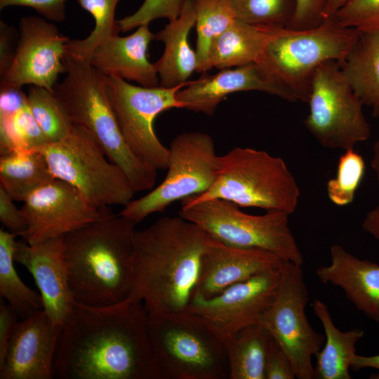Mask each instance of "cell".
<instances>
[{
	"label": "cell",
	"mask_w": 379,
	"mask_h": 379,
	"mask_svg": "<svg viewBox=\"0 0 379 379\" xmlns=\"http://www.w3.org/2000/svg\"><path fill=\"white\" fill-rule=\"evenodd\" d=\"M361 227L365 232L379 241V205L366 213Z\"/></svg>",
	"instance_id": "obj_46"
},
{
	"label": "cell",
	"mask_w": 379,
	"mask_h": 379,
	"mask_svg": "<svg viewBox=\"0 0 379 379\" xmlns=\"http://www.w3.org/2000/svg\"><path fill=\"white\" fill-rule=\"evenodd\" d=\"M365 161L354 149L340 155L336 175L326 184L329 200L338 206H345L354 199L355 194L365 174Z\"/></svg>",
	"instance_id": "obj_35"
},
{
	"label": "cell",
	"mask_w": 379,
	"mask_h": 379,
	"mask_svg": "<svg viewBox=\"0 0 379 379\" xmlns=\"http://www.w3.org/2000/svg\"><path fill=\"white\" fill-rule=\"evenodd\" d=\"M361 34L333 18L308 29L276 28L256 63L297 101L307 102L316 69L328 61H343Z\"/></svg>",
	"instance_id": "obj_6"
},
{
	"label": "cell",
	"mask_w": 379,
	"mask_h": 379,
	"mask_svg": "<svg viewBox=\"0 0 379 379\" xmlns=\"http://www.w3.org/2000/svg\"><path fill=\"white\" fill-rule=\"evenodd\" d=\"M46 137L27 104L8 117H0L1 156L16 150H36Z\"/></svg>",
	"instance_id": "obj_33"
},
{
	"label": "cell",
	"mask_w": 379,
	"mask_h": 379,
	"mask_svg": "<svg viewBox=\"0 0 379 379\" xmlns=\"http://www.w3.org/2000/svg\"><path fill=\"white\" fill-rule=\"evenodd\" d=\"M67 0H0V9L22 6L34 9L50 22H62L66 18Z\"/></svg>",
	"instance_id": "obj_40"
},
{
	"label": "cell",
	"mask_w": 379,
	"mask_h": 379,
	"mask_svg": "<svg viewBox=\"0 0 379 379\" xmlns=\"http://www.w3.org/2000/svg\"><path fill=\"white\" fill-rule=\"evenodd\" d=\"M44 309L20 319L0 361V379H52L60 331Z\"/></svg>",
	"instance_id": "obj_17"
},
{
	"label": "cell",
	"mask_w": 379,
	"mask_h": 379,
	"mask_svg": "<svg viewBox=\"0 0 379 379\" xmlns=\"http://www.w3.org/2000/svg\"><path fill=\"white\" fill-rule=\"evenodd\" d=\"M66 76L53 92L72 123L87 130L109 159L125 173L135 192L151 190L157 169L135 154L126 143L109 103L105 76L90 62L66 52Z\"/></svg>",
	"instance_id": "obj_4"
},
{
	"label": "cell",
	"mask_w": 379,
	"mask_h": 379,
	"mask_svg": "<svg viewBox=\"0 0 379 379\" xmlns=\"http://www.w3.org/2000/svg\"><path fill=\"white\" fill-rule=\"evenodd\" d=\"M218 177L206 192L182 200L199 202L212 199L228 200L239 207L293 213L300 191L298 184L279 157L249 147H235L220 156Z\"/></svg>",
	"instance_id": "obj_5"
},
{
	"label": "cell",
	"mask_w": 379,
	"mask_h": 379,
	"mask_svg": "<svg viewBox=\"0 0 379 379\" xmlns=\"http://www.w3.org/2000/svg\"><path fill=\"white\" fill-rule=\"evenodd\" d=\"M312 307L325 333L324 347L315 356V378H352L350 369L356 354V345L363 338L364 331L359 328L346 331L338 329L327 305L319 299H315Z\"/></svg>",
	"instance_id": "obj_25"
},
{
	"label": "cell",
	"mask_w": 379,
	"mask_h": 379,
	"mask_svg": "<svg viewBox=\"0 0 379 379\" xmlns=\"http://www.w3.org/2000/svg\"><path fill=\"white\" fill-rule=\"evenodd\" d=\"M365 368H372L378 370V373L371 375L369 378L379 379V354L371 356L356 354L352 361L351 368L358 371Z\"/></svg>",
	"instance_id": "obj_45"
},
{
	"label": "cell",
	"mask_w": 379,
	"mask_h": 379,
	"mask_svg": "<svg viewBox=\"0 0 379 379\" xmlns=\"http://www.w3.org/2000/svg\"><path fill=\"white\" fill-rule=\"evenodd\" d=\"M349 0H328L323 13V19L332 18L335 13Z\"/></svg>",
	"instance_id": "obj_47"
},
{
	"label": "cell",
	"mask_w": 379,
	"mask_h": 379,
	"mask_svg": "<svg viewBox=\"0 0 379 379\" xmlns=\"http://www.w3.org/2000/svg\"><path fill=\"white\" fill-rule=\"evenodd\" d=\"M14 200L0 187V221L7 231L22 237L26 230L21 208L14 204Z\"/></svg>",
	"instance_id": "obj_41"
},
{
	"label": "cell",
	"mask_w": 379,
	"mask_h": 379,
	"mask_svg": "<svg viewBox=\"0 0 379 379\" xmlns=\"http://www.w3.org/2000/svg\"><path fill=\"white\" fill-rule=\"evenodd\" d=\"M48 164L36 150H16L0 157V187L15 201H24L32 193L54 180Z\"/></svg>",
	"instance_id": "obj_27"
},
{
	"label": "cell",
	"mask_w": 379,
	"mask_h": 379,
	"mask_svg": "<svg viewBox=\"0 0 379 379\" xmlns=\"http://www.w3.org/2000/svg\"><path fill=\"white\" fill-rule=\"evenodd\" d=\"M236 18L246 23L288 28L293 18L295 0H229Z\"/></svg>",
	"instance_id": "obj_34"
},
{
	"label": "cell",
	"mask_w": 379,
	"mask_h": 379,
	"mask_svg": "<svg viewBox=\"0 0 379 379\" xmlns=\"http://www.w3.org/2000/svg\"><path fill=\"white\" fill-rule=\"evenodd\" d=\"M27 99L28 107L48 143L58 142L71 133L74 124L53 91L31 86Z\"/></svg>",
	"instance_id": "obj_31"
},
{
	"label": "cell",
	"mask_w": 379,
	"mask_h": 379,
	"mask_svg": "<svg viewBox=\"0 0 379 379\" xmlns=\"http://www.w3.org/2000/svg\"><path fill=\"white\" fill-rule=\"evenodd\" d=\"M208 238L201 227L180 215L161 217L135 230L129 298L140 300L151 317L187 312Z\"/></svg>",
	"instance_id": "obj_2"
},
{
	"label": "cell",
	"mask_w": 379,
	"mask_h": 379,
	"mask_svg": "<svg viewBox=\"0 0 379 379\" xmlns=\"http://www.w3.org/2000/svg\"><path fill=\"white\" fill-rule=\"evenodd\" d=\"M197 31V72L211 70L208 53L213 41L236 19L229 0H193Z\"/></svg>",
	"instance_id": "obj_30"
},
{
	"label": "cell",
	"mask_w": 379,
	"mask_h": 379,
	"mask_svg": "<svg viewBox=\"0 0 379 379\" xmlns=\"http://www.w3.org/2000/svg\"><path fill=\"white\" fill-rule=\"evenodd\" d=\"M27 104L21 88H0V117H8Z\"/></svg>",
	"instance_id": "obj_44"
},
{
	"label": "cell",
	"mask_w": 379,
	"mask_h": 379,
	"mask_svg": "<svg viewBox=\"0 0 379 379\" xmlns=\"http://www.w3.org/2000/svg\"><path fill=\"white\" fill-rule=\"evenodd\" d=\"M147 312L131 298L108 307L77 303L60 328L57 379H164L154 355Z\"/></svg>",
	"instance_id": "obj_1"
},
{
	"label": "cell",
	"mask_w": 379,
	"mask_h": 379,
	"mask_svg": "<svg viewBox=\"0 0 379 379\" xmlns=\"http://www.w3.org/2000/svg\"><path fill=\"white\" fill-rule=\"evenodd\" d=\"M135 225L106 207L98 219L63 236L64 258L75 303L102 307L129 298Z\"/></svg>",
	"instance_id": "obj_3"
},
{
	"label": "cell",
	"mask_w": 379,
	"mask_h": 379,
	"mask_svg": "<svg viewBox=\"0 0 379 379\" xmlns=\"http://www.w3.org/2000/svg\"><path fill=\"white\" fill-rule=\"evenodd\" d=\"M154 34L149 25H142L126 36L114 35L98 45L89 62L105 77L135 81L145 87L159 86L154 63L147 58V49Z\"/></svg>",
	"instance_id": "obj_21"
},
{
	"label": "cell",
	"mask_w": 379,
	"mask_h": 379,
	"mask_svg": "<svg viewBox=\"0 0 379 379\" xmlns=\"http://www.w3.org/2000/svg\"><path fill=\"white\" fill-rule=\"evenodd\" d=\"M239 208L222 199L194 203L181 200L178 215L225 244L265 249L285 261L302 265L303 256L290 229L288 213L267 211L257 215Z\"/></svg>",
	"instance_id": "obj_9"
},
{
	"label": "cell",
	"mask_w": 379,
	"mask_h": 379,
	"mask_svg": "<svg viewBox=\"0 0 379 379\" xmlns=\"http://www.w3.org/2000/svg\"><path fill=\"white\" fill-rule=\"evenodd\" d=\"M275 29L251 25L237 18L212 43L208 53L210 69L256 63Z\"/></svg>",
	"instance_id": "obj_24"
},
{
	"label": "cell",
	"mask_w": 379,
	"mask_h": 379,
	"mask_svg": "<svg viewBox=\"0 0 379 379\" xmlns=\"http://www.w3.org/2000/svg\"><path fill=\"white\" fill-rule=\"evenodd\" d=\"M19 316L3 298L0 299V361L3 360L8 343L19 321Z\"/></svg>",
	"instance_id": "obj_43"
},
{
	"label": "cell",
	"mask_w": 379,
	"mask_h": 379,
	"mask_svg": "<svg viewBox=\"0 0 379 379\" xmlns=\"http://www.w3.org/2000/svg\"><path fill=\"white\" fill-rule=\"evenodd\" d=\"M185 0H144L133 13L117 20L119 30L125 32L152 21L166 18L168 21L181 13Z\"/></svg>",
	"instance_id": "obj_36"
},
{
	"label": "cell",
	"mask_w": 379,
	"mask_h": 379,
	"mask_svg": "<svg viewBox=\"0 0 379 379\" xmlns=\"http://www.w3.org/2000/svg\"><path fill=\"white\" fill-rule=\"evenodd\" d=\"M280 277L281 267L232 285L211 298L194 297L187 311L225 340L260 322L275 297Z\"/></svg>",
	"instance_id": "obj_14"
},
{
	"label": "cell",
	"mask_w": 379,
	"mask_h": 379,
	"mask_svg": "<svg viewBox=\"0 0 379 379\" xmlns=\"http://www.w3.org/2000/svg\"><path fill=\"white\" fill-rule=\"evenodd\" d=\"M371 166L375 172L376 180L379 185V137L373 145Z\"/></svg>",
	"instance_id": "obj_48"
},
{
	"label": "cell",
	"mask_w": 379,
	"mask_h": 379,
	"mask_svg": "<svg viewBox=\"0 0 379 379\" xmlns=\"http://www.w3.org/2000/svg\"><path fill=\"white\" fill-rule=\"evenodd\" d=\"M331 262L315 270L319 280L340 288L355 307L379 322V265L360 259L339 244L330 248Z\"/></svg>",
	"instance_id": "obj_22"
},
{
	"label": "cell",
	"mask_w": 379,
	"mask_h": 379,
	"mask_svg": "<svg viewBox=\"0 0 379 379\" xmlns=\"http://www.w3.org/2000/svg\"><path fill=\"white\" fill-rule=\"evenodd\" d=\"M109 103L121 135L131 151L157 170L166 169L169 149L154 130L156 117L173 108H185L178 92L188 82L173 88L135 86L120 78L105 77Z\"/></svg>",
	"instance_id": "obj_12"
},
{
	"label": "cell",
	"mask_w": 379,
	"mask_h": 379,
	"mask_svg": "<svg viewBox=\"0 0 379 379\" xmlns=\"http://www.w3.org/2000/svg\"><path fill=\"white\" fill-rule=\"evenodd\" d=\"M119 0H77L79 6L95 20L90 34L82 39L69 40L66 52L89 62L94 49L108 38L118 34L119 27L115 20L116 7Z\"/></svg>",
	"instance_id": "obj_32"
},
{
	"label": "cell",
	"mask_w": 379,
	"mask_h": 379,
	"mask_svg": "<svg viewBox=\"0 0 379 379\" xmlns=\"http://www.w3.org/2000/svg\"><path fill=\"white\" fill-rule=\"evenodd\" d=\"M147 328L164 379L229 378L224 340L197 315L148 316Z\"/></svg>",
	"instance_id": "obj_7"
},
{
	"label": "cell",
	"mask_w": 379,
	"mask_h": 379,
	"mask_svg": "<svg viewBox=\"0 0 379 379\" xmlns=\"http://www.w3.org/2000/svg\"><path fill=\"white\" fill-rule=\"evenodd\" d=\"M104 208L94 206L74 187L55 178L23 201L26 230L22 237L29 245H36L63 237L98 219Z\"/></svg>",
	"instance_id": "obj_16"
},
{
	"label": "cell",
	"mask_w": 379,
	"mask_h": 379,
	"mask_svg": "<svg viewBox=\"0 0 379 379\" xmlns=\"http://www.w3.org/2000/svg\"><path fill=\"white\" fill-rule=\"evenodd\" d=\"M195 22L194 1L185 0L180 15L154 34V39L164 44L162 55L154 63L160 86L173 88L185 84L197 71V53L189 42V34Z\"/></svg>",
	"instance_id": "obj_23"
},
{
	"label": "cell",
	"mask_w": 379,
	"mask_h": 379,
	"mask_svg": "<svg viewBox=\"0 0 379 379\" xmlns=\"http://www.w3.org/2000/svg\"><path fill=\"white\" fill-rule=\"evenodd\" d=\"M284 261L267 250L234 246L209 236L193 298L214 297L258 274L279 268Z\"/></svg>",
	"instance_id": "obj_19"
},
{
	"label": "cell",
	"mask_w": 379,
	"mask_h": 379,
	"mask_svg": "<svg viewBox=\"0 0 379 379\" xmlns=\"http://www.w3.org/2000/svg\"><path fill=\"white\" fill-rule=\"evenodd\" d=\"M15 234L0 230V294L24 319L43 309L40 294L36 293L21 280L14 267Z\"/></svg>",
	"instance_id": "obj_29"
},
{
	"label": "cell",
	"mask_w": 379,
	"mask_h": 379,
	"mask_svg": "<svg viewBox=\"0 0 379 379\" xmlns=\"http://www.w3.org/2000/svg\"><path fill=\"white\" fill-rule=\"evenodd\" d=\"M272 335L261 323L246 327L224 340L230 379H265Z\"/></svg>",
	"instance_id": "obj_28"
},
{
	"label": "cell",
	"mask_w": 379,
	"mask_h": 379,
	"mask_svg": "<svg viewBox=\"0 0 379 379\" xmlns=\"http://www.w3.org/2000/svg\"><path fill=\"white\" fill-rule=\"evenodd\" d=\"M309 299L302 265L284 261L275 297L259 322L288 355L298 379L315 378L312 358L325 341L307 318Z\"/></svg>",
	"instance_id": "obj_13"
},
{
	"label": "cell",
	"mask_w": 379,
	"mask_h": 379,
	"mask_svg": "<svg viewBox=\"0 0 379 379\" xmlns=\"http://www.w3.org/2000/svg\"><path fill=\"white\" fill-rule=\"evenodd\" d=\"M333 18L361 32L379 30V0H349Z\"/></svg>",
	"instance_id": "obj_37"
},
{
	"label": "cell",
	"mask_w": 379,
	"mask_h": 379,
	"mask_svg": "<svg viewBox=\"0 0 379 379\" xmlns=\"http://www.w3.org/2000/svg\"><path fill=\"white\" fill-rule=\"evenodd\" d=\"M265 379H294L295 375L290 359L272 338L266 357Z\"/></svg>",
	"instance_id": "obj_39"
},
{
	"label": "cell",
	"mask_w": 379,
	"mask_h": 379,
	"mask_svg": "<svg viewBox=\"0 0 379 379\" xmlns=\"http://www.w3.org/2000/svg\"><path fill=\"white\" fill-rule=\"evenodd\" d=\"M14 260L33 277L39 288L43 309L52 321L61 327L72 313L73 299L64 258L63 237L29 245L16 241Z\"/></svg>",
	"instance_id": "obj_18"
},
{
	"label": "cell",
	"mask_w": 379,
	"mask_h": 379,
	"mask_svg": "<svg viewBox=\"0 0 379 379\" xmlns=\"http://www.w3.org/2000/svg\"><path fill=\"white\" fill-rule=\"evenodd\" d=\"M12 26L0 20V77L10 68L15 53L18 32Z\"/></svg>",
	"instance_id": "obj_42"
},
{
	"label": "cell",
	"mask_w": 379,
	"mask_h": 379,
	"mask_svg": "<svg viewBox=\"0 0 379 379\" xmlns=\"http://www.w3.org/2000/svg\"><path fill=\"white\" fill-rule=\"evenodd\" d=\"M69 40L44 18H22L14 59L1 78L0 87L21 88L31 85L53 91L58 76L66 71L64 57Z\"/></svg>",
	"instance_id": "obj_15"
},
{
	"label": "cell",
	"mask_w": 379,
	"mask_h": 379,
	"mask_svg": "<svg viewBox=\"0 0 379 379\" xmlns=\"http://www.w3.org/2000/svg\"><path fill=\"white\" fill-rule=\"evenodd\" d=\"M328 0H295V11L288 28L304 30L315 27L323 21Z\"/></svg>",
	"instance_id": "obj_38"
},
{
	"label": "cell",
	"mask_w": 379,
	"mask_h": 379,
	"mask_svg": "<svg viewBox=\"0 0 379 379\" xmlns=\"http://www.w3.org/2000/svg\"><path fill=\"white\" fill-rule=\"evenodd\" d=\"M248 91H262L289 102H296L293 93L270 78L257 63L220 69L215 74L206 72L188 84L177 93L185 109L213 116L219 104L229 95Z\"/></svg>",
	"instance_id": "obj_20"
},
{
	"label": "cell",
	"mask_w": 379,
	"mask_h": 379,
	"mask_svg": "<svg viewBox=\"0 0 379 379\" xmlns=\"http://www.w3.org/2000/svg\"><path fill=\"white\" fill-rule=\"evenodd\" d=\"M304 124L323 147L344 151L366 141L371 126L362 102L353 91L338 61H328L315 71Z\"/></svg>",
	"instance_id": "obj_11"
},
{
	"label": "cell",
	"mask_w": 379,
	"mask_h": 379,
	"mask_svg": "<svg viewBox=\"0 0 379 379\" xmlns=\"http://www.w3.org/2000/svg\"><path fill=\"white\" fill-rule=\"evenodd\" d=\"M38 150L53 176L74 187L94 206H125L132 200L135 192L125 173L83 127L74 125L66 138Z\"/></svg>",
	"instance_id": "obj_8"
},
{
	"label": "cell",
	"mask_w": 379,
	"mask_h": 379,
	"mask_svg": "<svg viewBox=\"0 0 379 379\" xmlns=\"http://www.w3.org/2000/svg\"><path fill=\"white\" fill-rule=\"evenodd\" d=\"M340 63L341 69L363 105L379 117V30L361 32Z\"/></svg>",
	"instance_id": "obj_26"
},
{
	"label": "cell",
	"mask_w": 379,
	"mask_h": 379,
	"mask_svg": "<svg viewBox=\"0 0 379 379\" xmlns=\"http://www.w3.org/2000/svg\"><path fill=\"white\" fill-rule=\"evenodd\" d=\"M168 172L164 180L146 195L131 200L119 214L135 224L172 203L208 190L217 180L220 156L211 135L199 131L184 132L169 146Z\"/></svg>",
	"instance_id": "obj_10"
}]
</instances>
